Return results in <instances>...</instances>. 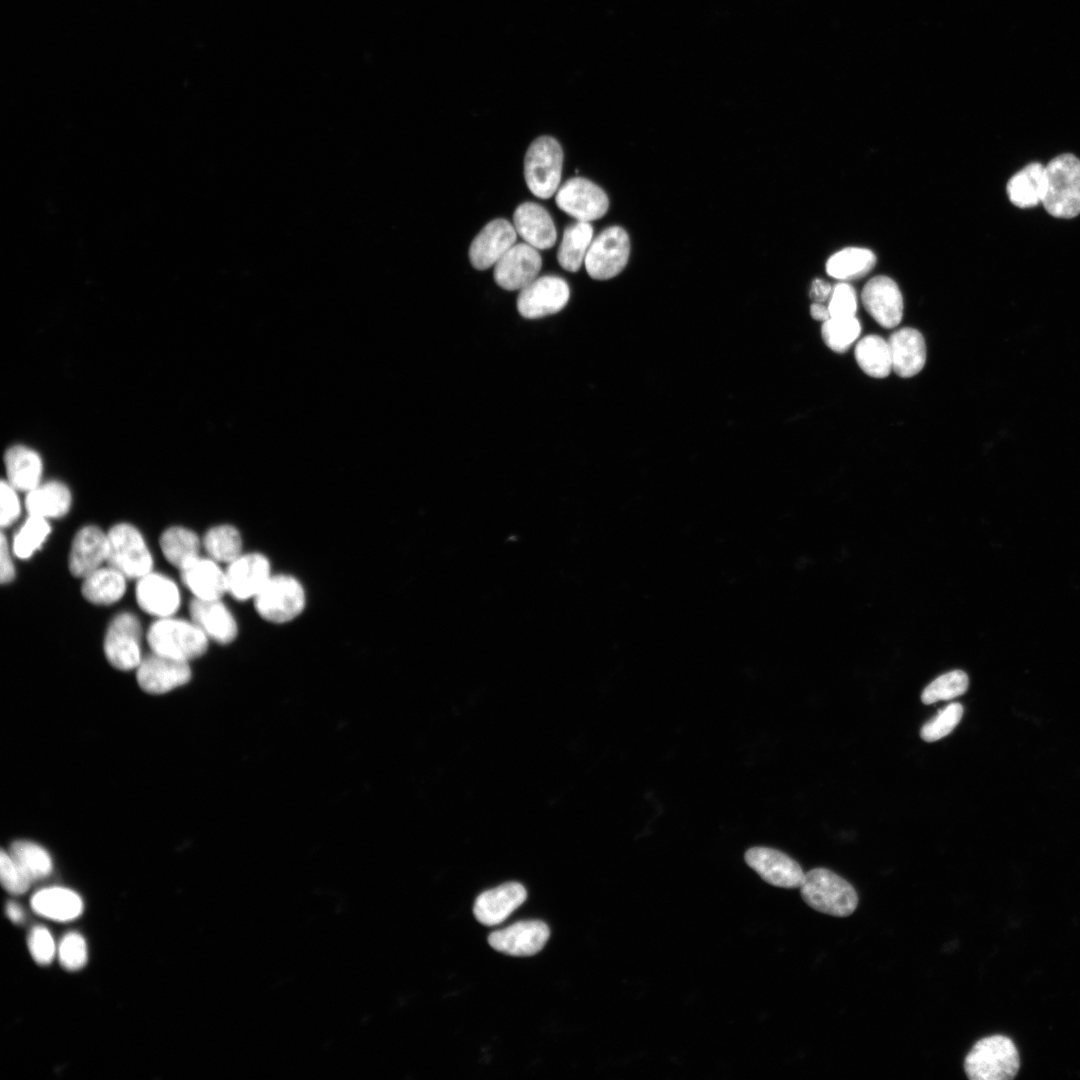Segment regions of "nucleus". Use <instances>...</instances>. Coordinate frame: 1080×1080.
Masks as SVG:
<instances>
[{
    "label": "nucleus",
    "instance_id": "nucleus-2",
    "mask_svg": "<svg viewBox=\"0 0 1080 1080\" xmlns=\"http://www.w3.org/2000/svg\"><path fill=\"white\" fill-rule=\"evenodd\" d=\"M1046 188L1042 204L1057 218L1069 219L1080 214V159L1070 153L1053 158L1047 166Z\"/></svg>",
    "mask_w": 1080,
    "mask_h": 1080
},
{
    "label": "nucleus",
    "instance_id": "nucleus-9",
    "mask_svg": "<svg viewBox=\"0 0 1080 1080\" xmlns=\"http://www.w3.org/2000/svg\"><path fill=\"white\" fill-rule=\"evenodd\" d=\"M141 636V624L134 614L123 612L115 616L104 638V653L108 662L121 671L137 669L143 659Z\"/></svg>",
    "mask_w": 1080,
    "mask_h": 1080
},
{
    "label": "nucleus",
    "instance_id": "nucleus-23",
    "mask_svg": "<svg viewBox=\"0 0 1080 1080\" xmlns=\"http://www.w3.org/2000/svg\"><path fill=\"white\" fill-rule=\"evenodd\" d=\"M892 370L900 377L918 374L926 362V345L922 334L910 327L896 330L888 339Z\"/></svg>",
    "mask_w": 1080,
    "mask_h": 1080
},
{
    "label": "nucleus",
    "instance_id": "nucleus-44",
    "mask_svg": "<svg viewBox=\"0 0 1080 1080\" xmlns=\"http://www.w3.org/2000/svg\"><path fill=\"white\" fill-rule=\"evenodd\" d=\"M827 307L830 317H854L857 311V295L853 286L847 282L836 284Z\"/></svg>",
    "mask_w": 1080,
    "mask_h": 1080
},
{
    "label": "nucleus",
    "instance_id": "nucleus-18",
    "mask_svg": "<svg viewBox=\"0 0 1080 1080\" xmlns=\"http://www.w3.org/2000/svg\"><path fill=\"white\" fill-rule=\"evenodd\" d=\"M516 237V229L508 220L497 218L490 221L470 245L469 260L472 266L485 270L495 265L514 245Z\"/></svg>",
    "mask_w": 1080,
    "mask_h": 1080
},
{
    "label": "nucleus",
    "instance_id": "nucleus-4",
    "mask_svg": "<svg viewBox=\"0 0 1080 1080\" xmlns=\"http://www.w3.org/2000/svg\"><path fill=\"white\" fill-rule=\"evenodd\" d=\"M208 639L193 621L172 616L159 618L147 631V642L153 653L187 662L206 652Z\"/></svg>",
    "mask_w": 1080,
    "mask_h": 1080
},
{
    "label": "nucleus",
    "instance_id": "nucleus-5",
    "mask_svg": "<svg viewBox=\"0 0 1080 1080\" xmlns=\"http://www.w3.org/2000/svg\"><path fill=\"white\" fill-rule=\"evenodd\" d=\"M253 601L261 618L270 623L283 624L303 612L306 592L301 582L291 575H271Z\"/></svg>",
    "mask_w": 1080,
    "mask_h": 1080
},
{
    "label": "nucleus",
    "instance_id": "nucleus-24",
    "mask_svg": "<svg viewBox=\"0 0 1080 1080\" xmlns=\"http://www.w3.org/2000/svg\"><path fill=\"white\" fill-rule=\"evenodd\" d=\"M516 232L537 249L551 248L557 239L554 222L548 211L534 202H524L514 211Z\"/></svg>",
    "mask_w": 1080,
    "mask_h": 1080
},
{
    "label": "nucleus",
    "instance_id": "nucleus-25",
    "mask_svg": "<svg viewBox=\"0 0 1080 1080\" xmlns=\"http://www.w3.org/2000/svg\"><path fill=\"white\" fill-rule=\"evenodd\" d=\"M180 575L195 598L216 600L227 592L225 571L212 558L198 556L180 569Z\"/></svg>",
    "mask_w": 1080,
    "mask_h": 1080
},
{
    "label": "nucleus",
    "instance_id": "nucleus-21",
    "mask_svg": "<svg viewBox=\"0 0 1080 1080\" xmlns=\"http://www.w3.org/2000/svg\"><path fill=\"white\" fill-rule=\"evenodd\" d=\"M526 898L523 885L508 882L481 893L475 900L473 912L480 923L494 926L510 916Z\"/></svg>",
    "mask_w": 1080,
    "mask_h": 1080
},
{
    "label": "nucleus",
    "instance_id": "nucleus-34",
    "mask_svg": "<svg viewBox=\"0 0 1080 1080\" xmlns=\"http://www.w3.org/2000/svg\"><path fill=\"white\" fill-rule=\"evenodd\" d=\"M160 547L166 560L180 570L199 556L200 540L192 530L173 526L162 533Z\"/></svg>",
    "mask_w": 1080,
    "mask_h": 1080
},
{
    "label": "nucleus",
    "instance_id": "nucleus-43",
    "mask_svg": "<svg viewBox=\"0 0 1080 1080\" xmlns=\"http://www.w3.org/2000/svg\"><path fill=\"white\" fill-rule=\"evenodd\" d=\"M29 952L39 965L50 964L56 954V945L50 931L41 925L32 927L27 939Z\"/></svg>",
    "mask_w": 1080,
    "mask_h": 1080
},
{
    "label": "nucleus",
    "instance_id": "nucleus-39",
    "mask_svg": "<svg viewBox=\"0 0 1080 1080\" xmlns=\"http://www.w3.org/2000/svg\"><path fill=\"white\" fill-rule=\"evenodd\" d=\"M969 685L967 674L962 670L947 672L925 687L921 701L928 705L940 700H950L964 694Z\"/></svg>",
    "mask_w": 1080,
    "mask_h": 1080
},
{
    "label": "nucleus",
    "instance_id": "nucleus-16",
    "mask_svg": "<svg viewBox=\"0 0 1080 1080\" xmlns=\"http://www.w3.org/2000/svg\"><path fill=\"white\" fill-rule=\"evenodd\" d=\"M549 935V927L543 921L526 920L492 932L488 942L492 948L507 955L531 956L545 946Z\"/></svg>",
    "mask_w": 1080,
    "mask_h": 1080
},
{
    "label": "nucleus",
    "instance_id": "nucleus-48",
    "mask_svg": "<svg viewBox=\"0 0 1080 1080\" xmlns=\"http://www.w3.org/2000/svg\"><path fill=\"white\" fill-rule=\"evenodd\" d=\"M5 912L7 917L15 924H20L25 919V914L22 907L16 902H7Z\"/></svg>",
    "mask_w": 1080,
    "mask_h": 1080
},
{
    "label": "nucleus",
    "instance_id": "nucleus-45",
    "mask_svg": "<svg viewBox=\"0 0 1080 1080\" xmlns=\"http://www.w3.org/2000/svg\"><path fill=\"white\" fill-rule=\"evenodd\" d=\"M16 491L17 490L10 483H8V481H1L0 525L2 528L10 526L20 515L21 507Z\"/></svg>",
    "mask_w": 1080,
    "mask_h": 1080
},
{
    "label": "nucleus",
    "instance_id": "nucleus-6",
    "mask_svg": "<svg viewBox=\"0 0 1080 1080\" xmlns=\"http://www.w3.org/2000/svg\"><path fill=\"white\" fill-rule=\"evenodd\" d=\"M562 164L560 143L551 136L536 138L524 157V178L529 190L538 198H550L558 189Z\"/></svg>",
    "mask_w": 1080,
    "mask_h": 1080
},
{
    "label": "nucleus",
    "instance_id": "nucleus-7",
    "mask_svg": "<svg viewBox=\"0 0 1080 1080\" xmlns=\"http://www.w3.org/2000/svg\"><path fill=\"white\" fill-rule=\"evenodd\" d=\"M108 537V566L126 578L139 579L152 571L153 558L139 530L128 523L110 528Z\"/></svg>",
    "mask_w": 1080,
    "mask_h": 1080
},
{
    "label": "nucleus",
    "instance_id": "nucleus-1",
    "mask_svg": "<svg viewBox=\"0 0 1080 1080\" xmlns=\"http://www.w3.org/2000/svg\"><path fill=\"white\" fill-rule=\"evenodd\" d=\"M800 893L809 907L834 917H847L858 905L854 887L826 868H814L805 873Z\"/></svg>",
    "mask_w": 1080,
    "mask_h": 1080
},
{
    "label": "nucleus",
    "instance_id": "nucleus-13",
    "mask_svg": "<svg viewBox=\"0 0 1080 1080\" xmlns=\"http://www.w3.org/2000/svg\"><path fill=\"white\" fill-rule=\"evenodd\" d=\"M539 252L528 243L513 245L495 264L494 280L508 291L522 290L541 270Z\"/></svg>",
    "mask_w": 1080,
    "mask_h": 1080
},
{
    "label": "nucleus",
    "instance_id": "nucleus-11",
    "mask_svg": "<svg viewBox=\"0 0 1080 1080\" xmlns=\"http://www.w3.org/2000/svg\"><path fill=\"white\" fill-rule=\"evenodd\" d=\"M555 201L562 211L581 222L600 219L609 208L608 196L604 190L582 177L566 181L558 189Z\"/></svg>",
    "mask_w": 1080,
    "mask_h": 1080
},
{
    "label": "nucleus",
    "instance_id": "nucleus-8",
    "mask_svg": "<svg viewBox=\"0 0 1080 1080\" xmlns=\"http://www.w3.org/2000/svg\"><path fill=\"white\" fill-rule=\"evenodd\" d=\"M630 254V239L619 226L604 229L592 240L584 264L589 276L607 280L618 275L626 266Z\"/></svg>",
    "mask_w": 1080,
    "mask_h": 1080
},
{
    "label": "nucleus",
    "instance_id": "nucleus-28",
    "mask_svg": "<svg viewBox=\"0 0 1080 1080\" xmlns=\"http://www.w3.org/2000/svg\"><path fill=\"white\" fill-rule=\"evenodd\" d=\"M71 500V492L65 484L50 481L27 492L25 506L29 515L61 518L68 513Z\"/></svg>",
    "mask_w": 1080,
    "mask_h": 1080
},
{
    "label": "nucleus",
    "instance_id": "nucleus-29",
    "mask_svg": "<svg viewBox=\"0 0 1080 1080\" xmlns=\"http://www.w3.org/2000/svg\"><path fill=\"white\" fill-rule=\"evenodd\" d=\"M1046 188L1045 166L1030 163L1013 175L1007 183L1010 201L1019 208H1028L1041 203Z\"/></svg>",
    "mask_w": 1080,
    "mask_h": 1080
},
{
    "label": "nucleus",
    "instance_id": "nucleus-10",
    "mask_svg": "<svg viewBox=\"0 0 1080 1080\" xmlns=\"http://www.w3.org/2000/svg\"><path fill=\"white\" fill-rule=\"evenodd\" d=\"M569 298L567 282L561 277L546 275L536 278L520 290L517 309L524 318L538 319L560 312Z\"/></svg>",
    "mask_w": 1080,
    "mask_h": 1080
},
{
    "label": "nucleus",
    "instance_id": "nucleus-3",
    "mask_svg": "<svg viewBox=\"0 0 1080 1080\" xmlns=\"http://www.w3.org/2000/svg\"><path fill=\"white\" fill-rule=\"evenodd\" d=\"M1020 1067L1013 1041L1004 1035H992L977 1041L964 1060V1071L971 1080H1010Z\"/></svg>",
    "mask_w": 1080,
    "mask_h": 1080
},
{
    "label": "nucleus",
    "instance_id": "nucleus-41",
    "mask_svg": "<svg viewBox=\"0 0 1080 1080\" xmlns=\"http://www.w3.org/2000/svg\"><path fill=\"white\" fill-rule=\"evenodd\" d=\"M57 951L61 966L67 970H79L87 962L86 941L77 932L66 933L62 937Z\"/></svg>",
    "mask_w": 1080,
    "mask_h": 1080
},
{
    "label": "nucleus",
    "instance_id": "nucleus-14",
    "mask_svg": "<svg viewBox=\"0 0 1080 1080\" xmlns=\"http://www.w3.org/2000/svg\"><path fill=\"white\" fill-rule=\"evenodd\" d=\"M745 861L765 882L781 888H800L805 873L801 866L785 853L768 848L753 847L746 851Z\"/></svg>",
    "mask_w": 1080,
    "mask_h": 1080
},
{
    "label": "nucleus",
    "instance_id": "nucleus-33",
    "mask_svg": "<svg viewBox=\"0 0 1080 1080\" xmlns=\"http://www.w3.org/2000/svg\"><path fill=\"white\" fill-rule=\"evenodd\" d=\"M855 359L868 376L885 378L892 371V359L888 341L881 336H864L856 345Z\"/></svg>",
    "mask_w": 1080,
    "mask_h": 1080
},
{
    "label": "nucleus",
    "instance_id": "nucleus-47",
    "mask_svg": "<svg viewBox=\"0 0 1080 1080\" xmlns=\"http://www.w3.org/2000/svg\"><path fill=\"white\" fill-rule=\"evenodd\" d=\"M833 287L822 279H814L811 284L810 298L816 303H824L828 301L832 294Z\"/></svg>",
    "mask_w": 1080,
    "mask_h": 1080
},
{
    "label": "nucleus",
    "instance_id": "nucleus-19",
    "mask_svg": "<svg viewBox=\"0 0 1080 1080\" xmlns=\"http://www.w3.org/2000/svg\"><path fill=\"white\" fill-rule=\"evenodd\" d=\"M135 595L139 607L158 618L171 617L180 606V593L175 582L152 571L138 579Z\"/></svg>",
    "mask_w": 1080,
    "mask_h": 1080
},
{
    "label": "nucleus",
    "instance_id": "nucleus-15",
    "mask_svg": "<svg viewBox=\"0 0 1080 1080\" xmlns=\"http://www.w3.org/2000/svg\"><path fill=\"white\" fill-rule=\"evenodd\" d=\"M227 592L239 601L254 599L271 577L268 558L261 553H242L225 570Z\"/></svg>",
    "mask_w": 1080,
    "mask_h": 1080
},
{
    "label": "nucleus",
    "instance_id": "nucleus-35",
    "mask_svg": "<svg viewBox=\"0 0 1080 1080\" xmlns=\"http://www.w3.org/2000/svg\"><path fill=\"white\" fill-rule=\"evenodd\" d=\"M203 545L210 558L229 564L242 554L243 542L236 527L221 524L205 533Z\"/></svg>",
    "mask_w": 1080,
    "mask_h": 1080
},
{
    "label": "nucleus",
    "instance_id": "nucleus-27",
    "mask_svg": "<svg viewBox=\"0 0 1080 1080\" xmlns=\"http://www.w3.org/2000/svg\"><path fill=\"white\" fill-rule=\"evenodd\" d=\"M8 483L16 490L29 492L40 484L42 461L32 449L16 445L4 455Z\"/></svg>",
    "mask_w": 1080,
    "mask_h": 1080
},
{
    "label": "nucleus",
    "instance_id": "nucleus-46",
    "mask_svg": "<svg viewBox=\"0 0 1080 1080\" xmlns=\"http://www.w3.org/2000/svg\"><path fill=\"white\" fill-rule=\"evenodd\" d=\"M15 577V569L12 561L10 548L4 533L0 541V580L2 584L10 583Z\"/></svg>",
    "mask_w": 1080,
    "mask_h": 1080
},
{
    "label": "nucleus",
    "instance_id": "nucleus-26",
    "mask_svg": "<svg viewBox=\"0 0 1080 1080\" xmlns=\"http://www.w3.org/2000/svg\"><path fill=\"white\" fill-rule=\"evenodd\" d=\"M31 907L45 918L66 922L82 914L83 901L71 889L52 886L37 891L31 898Z\"/></svg>",
    "mask_w": 1080,
    "mask_h": 1080
},
{
    "label": "nucleus",
    "instance_id": "nucleus-37",
    "mask_svg": "<svg viewBox=\"0 0 1080 1080\" xmlns=\"http://www.w3.org/2000/svg\"><path fill=\"white\" fill-rule=\"evenodd\" d=\"M50 531L47 519L29 515L13 537L12 552L20 559L30 558L43 545Z\"/></svg>",
    "mask_w": 1080,
    "mask_h": 1080
},
{
    "label": "nucleus",
    "instance_id": "nucleus-12",
    "mask_svg": "<svg viewBox=\"0 0 1080 1080\" xmlns=\"http://www.w3.org/2000/svg\"><path fill=\"white\" fill-rule=\"evenodd\" d=\"M139 687L149 694L159 695L178 688L191 679L189 662L156 653L142 659L136 669Z\"/></svg>",
    "mask_w": 1080,
    "mask_h": 1080
},
{
    "label": "nucleus",
    "instance_id": "nucleus-20",
    "mask_svg": "<svg viewBox=\"0 0 1080 1080\" xmlns=\"http://www.w3.org/2000/svg\"><path fill=\"white\" fill-rule=\"evenodd\" d=\"M108 537L99 527L88 525L75 534L68 559L72 575L84 578L107 561Z\"/></svg>",
    "mask_w": 1080,
    "mask_h": 1080
},
{
    "label": "nucleus",
    "instance_id": "nucleus-30",
    "mask_svg": "<svg viewBox=\"0 0 1080 1080\" xmlns=\"http://www.w3.org/2000/svg\"><path fill=\"white\" fill-rule=\"evenodd\" d=\"M125 590L126 577L110 566L100 567L84 577L81 587L83 597L96 605L117 602Z\"/></svg>",
    "mask_w": 1080,
    "mask_h": 1080
},
{
    "label": "nucleus",
    "instance_id": "nucleus-31",
    "mask_svg": "<svg viewBox=\"0 0 1080 1080\" xmlns=\"http://www.w3.org/2000/svg\"><path fill=\"white\" fill-rule=\"evenodd\" d=\"M592 237L593 227L589 222L578 221L567 226L557 253L560 266L569 272H577L585 260Z\"/></svg>",
    "mask_w": 1080,
    "mask_h": 1080
},
{
    "label": "nucleus",
    "instance_id": "nucleus-40",
    "mask_svg": "<svg viewBox=\"0 0 1080 1080\" xmlns=\"http://www.w3.org/2000/svg\"><path fill=\"white\" fill-rule=\"evenodd\" d=\"M963 715V706L959 703H951L940 710L935 717L926 722L920 736L926 742L937 741L949 733L959 724Z\"/></svg>",
    "mask_w": 1080,
    "mask_h": 1080
},
{
    "label": "nucleus",
    "instance_id": "nucleus-36",
    "mask_svg": "<svg viewBox=\"0 0 1080 1080\" xmlns=\"http://www.w3.org/2000/svg\"><path fill=\"white\" fill-rule=\"evenodd\" d=\"M9 853L31 881L46 878L52 872L53 862L49 852L35 842L15 841Z\"/></svg>",
    "mask_w": 1080,
    "mask_h": 1080
},
{
    "label": "nucleus",
    "instance_id": "nucleus-32",
    "mask_svg": "<svg viewBox=\"0 0 1080 1080\" xmlns=\"http://www.w3.org/2000/svg\"><path fill=\"white\" fill-rule=\"evenodd\" d=\"M876 263L875 254L865 248L849 247L833 254L826 263L827 274L839 280H853L867 275Z\"/></svg>",
    "mask_w": 1080,
    "mask_h": 1080
},
{
    "label": "nucleus",
    "instance_id": "nucleus-42",
    "mask_svg": "<svg viewBox=\"0 0 1080 1080\" xmlns=\"http://www.w3.org/2000/svg\"><path fill=\"white\" fill-rule=\"evenodd\" d=\"M0 876L5 890L14 895L25 893L32 882L9 851L5 850L0 854Z\"/></svg>",
    "mask_w": 1080,
    "mask_h": 1080
},
{
    "label": "nucleus",
    "instance_id": "nucleus-49",
    "mask_svg": "<svg viewBox=\"0 0 1080 1080\" xmlns=\"http://www.w3.org/2000/svg\"><path fill=\"white\" fill-rule=\"evenodd\" d=\"M810 314H811L813 319L818 320V321H822V322H824V321H826V320H828L830 318V313H829L828 307L825 306L823 303L813 302V304L810 307Z\"/></svg>",
    "mask_w": 1080,
    "mask_h": 1080
},
{
    "label": "nucleus",
    "instance_id": "nucleus-17",
    "mask_svg": "<svg viewBox=\"0 0 1080 1080\" xmlns=\"http://www.w3.org/2000/svg\"><path fill=\"white\" fill-rule=\"evenodd\" d=\"M861 299L869 315L883 328H894L903 317V298L896 282L876 276L864 286Z\"/></svg>",
    "mask_w": 1080,
    "mask_h": 1080
},
{
    "label": "nucleus",
    "instance_id": "nucleus-38",
    "mask_svg": "<svg viewBox=\"0 0 1080 1080\" xmlns=\"http://www.w3.org/2000/svg\"><path fill=\"white\" fill-rule=\"evenodd\" d=\"M861 332V325L854 317H830L821 328L825 344L837 353H844L856 341Z\"/></svg>",
    "mask_w": 1080,
    "mask_h": 1080
},
{
    "label": "nucleus",
    "instance_id": "nucleus-22",
    "mask_svg": "<svg viewBox=\"0 0 1080 1080\" xmlns=\"http://www.w3.org/2000/svg\"><path fill=\"white\" fill-rule=\"evenodd\" d=\"M189 613L191 620L209 639L220 644H228L236 638L237 622L221 599L194 598L189 604Z\"/></svg>",
    "mask_w": 1080,
    "mask_h": 1080
}]
</instances>
